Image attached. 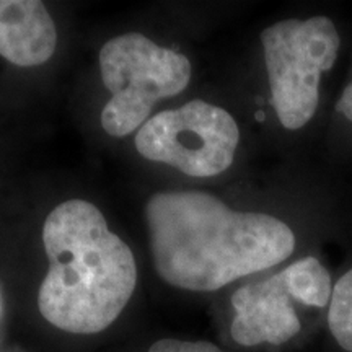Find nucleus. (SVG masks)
I'll return each instance as SVG.
<instances>
[{
    "label": "nucleus",
    "mask_w": 352,
    "mask_h": 352,
    "mask_svg": "<svg viewBox=\"0 0 352 352\" xmlns=\"http://www.w3.org/2000/svg\"><path fill=\"white\" fill-rule=\"evenodd\" d=\"M145 219L157 274L192 292H212L276 266L296 248V235L283 220L239 212L201 191L157 192Z\"/></svg>",
    "instance_id": "f257e3e1"
},
{
    "label": "nucleus",
    "mask_w": 352,
    "mask_h": 352,
    "mask_svg": "<svg viewBox=\"0 0 352 352\" xmlns=\"http://www.w3.org/2000/svg\"><path fill=\"white\" fill-rule=\"evenodd\" d=\"M50 271L38 308L52 327L74 334L107 329L122 314L138 284L134 253L91 202L70 199L44 220Z\"/></svg>",
    "instance_id": "f03ea898"
},
{
    "label": "nucleus",
    "mask_w": 352,
    "mask_h": 352,
    "mask_svg": "<svg viewBox=\"0 0 352 352\" xmlns=\"http://www.w3.org/2000/svg\"><path fill=\"white\" fill-rule=\"evenodd\" d=\"M98 60L101 80L111 94L101 111V126L113 138L140 129L157 101L182 94L191 80L186 56L140 33L111 38Z\"/></svg>",
    "instance_id": "7ed1b4c3"
},
{
    "label": "nucleus",
    "mask_w": 352,
    "mask_h": 352,
    "mask_svg": "<svg viewBox=\"0 0 352 352\" xmlns=\"http://www.w3.org/2000/svg\"><path fill=\"white\" fill-rule=\"evenodd\" d=\"M271 101L279 122L297 131L320 103V78L338 59L340 33L328 16L283 20L261 33Z\"/></svg>",
    "instance_id": "20e7f679"
},
{
    "label": "nucleus",
    "mask_w": 352,
    "mask_h": 352,
    "mask_svg": "<svg viewBox=\"0 0 352 352\" xmlns=\"http://www.w3.org/2000/svg\"><path fill=\"white\" fill-rule=\"evenodd\" d=\"M240 140L232 114L202 100L155 114L135 134L144 158L195 178H210L230 168Z\"/></svg>",
    "instance_id": "39448f33"
},
{
    "label": "nucleus",
    "mask_w": 352,
    "mask_h": 352,
    "mask_svg": "<svg viewBox=\"0 0 352 352\" xmlns=\"http://www.w3.org/2000/svg\"><path fill=\"white\" fill-rule=\"evenodd\" d=\"M290 297L283 271L240 287L232 297L236 314L230 328L233 341L248 347L279 346L297 336L302 324Z\"/></svg>",
    "instance_id": "423d86ee"
},
{
    "label": "nucleus",
    "mask_w": 352,
    "mask_h": 352,
    "mask_svg": "<svg viewBox=\"0 0 352 352\" xmlns=\"http://www.w3.org/2000/svg\"><path fill=\"white\" fill-rule=\"evenodd\" d=\"M57 46L52 16L38 0H0V56L19 67H36Z\"/></svg>",
    "instance_id": "0eeeda50"
},
{
    "label": "nucleus",
    "mask_w": 352,
    "mask_h": 352,
    "mask_svg": "<svg viewBox=\"0 0 352 352\" xmlns=\"http://www.w3.org/2000/svg\"><path fill=\"white\" fill-rule=\"evenodd\" d=\"M283 274L290 296L303 305L323 308L331 300V277L327 267L316 258L298 259L285 267Z\"/></svg>",
    "instance_id": "6e6552de"
},
{
    "label": "nucleus",
    "mask_w": 352,
    "mask_h": 352,
    "mask_svg": "<svg viewBox=\"0 0 352 352\" xmlns=\"http://www.w3.org/2000/svg\"><path fill=\"white\" fill-rule=\"evenodd\" d=\"M328 327L338 344L352 352V267L334 284L329 300Z\"/></svg>",
    "instance_id": "1a4fd4ad"
},
{
    "label": "nucleus",
    "mask_w": 352,
    "mask_h": 352,
    "mask_svg": "<svg viewBox=\"0 0 352 352\" xmlns=\"http://www.w3.org/2000/svg\"><path fill=\"white\" fill-rule=\"evenodd\" d=\"M148 352H223L209 341L160 340L153 342Z\"/></svg>",
    "instance_id": "9d476101"
},
{
    "label": "nucleus",
    "mask_w": 352,
    "mask_h": 352,
    "mask_svg": "<svg viewBox=\"0 0 352 352\" xmlns=\"http://www.w3.org/2000/svg\"><path fill=\"white\" fill-rule=\"evenodd\" d=\"M336 108H338V111H340L342 116L346 118V120L352 121V82L344 88L340 101H338Z\"/></svg>",
    "instance_id": "9b49d317"
},
{
    "label": "nucleus",
    "mask_w": 352,
    "mask_h": 352,
    "mask_svg": "<svg viewBox=\"0 0 352 352\" xmlns=\"http://www.w3.org/2000/svg\"><path fill=\"white\" fill-rule=\"evenodd\" d=\"M3 316V290H2V284H0V321H2Z\"/></svg>",
    "instance_id": "f8f14e48"
}]
</instances>
